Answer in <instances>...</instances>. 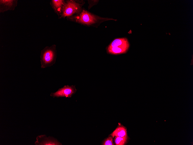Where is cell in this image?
Returning a JSON list of instances; mask_svg holds the SVG:
<instances>
[{
  "instance_id": "1",
  "label": "cell",
  "mask_w": 193,
  "mask_h": 145,
  "mask_svg": "<svg viewBox=\"0 0 193 145\" xmlns=\"http://www.w3.org/2000/svg\"><path fill=\"white\" fill-rule=\"evenodd\" d=\"M66 19L69 21L86 26L96 27L98 26L103 22L114 20L112 19L103 17L94 14L83 8L81 12L79 14L67 17Z\"/></svg>"
},
{
  "instance_id": "2",
  "label": "cell",
  "mask_w": 193,
  "mask_h": 145,
  "mask_svg": "<svg viewBox=\"0 0 193 145\" xmlns=\"http://www.w3.org/2000/svg\"><path fill=\"white\" fill-rule=\"evenodd\" d=\"M85 1L83 0H66L63 7L62 14L59 18L64 19L80 13Z\"/></svg>"
},
{
  "instance_id": "3",
  "label": "cell",
  "mask_w": 193,
  "mask_h": 145,
  "mask_svg": "<svg viewBox=\"0 0 193 145\" xmlns=\"http://www.w3.org/2000/svg\"><path fill=\"white\" fill-rule=\"evenodd\" d=\"M56 57L57 50L55 45L45 47L41 52V68H44L52 66L55 63Z\"/></svg>"
},
{
  "instance_id": "4",
  "label": "cell",
  "mask_w": 193,
  "mask_h": 145,
  "mask_svg": "<svg viewBox=\"0 0 193 145\" xmlns=\"http://www.w3.org/2000/svg\"><path fill=\"white\" fill-rule=\"evenodd\" d=\"M129 46V43L126 38H116L107 47V54L113 55L124 54L128 50Z\"/></svg>"
},
{
  "instance_id": "5",
  "label": "cell",
  "mask_w": 193,
  "mask_h": 145,
  "mask_svg": "<svg viewBox=\"0 0 193 145\" xmlns=\"http://www.w3.org/2000/svg\"><path fill=\"white\" fill-rule=\"evenodd\" d=\"M76 91L75 86H65L59 89L54 93H51V95L53 97H71Z\"/></svg>"
},
{
  "instance_id": "6",
  "label": "cell",
  "mask_w": 193,
  "mask_h": 145,
  "mask_svg": "<svg viewBox=\"0 0 193 145\" xmlns=\"http://www.w3.org/2000/svg\"><path fill=\"white\" fill-rule=\"evenodd\" d=\"M17 0H0V12L13 10L17 6Z\"/></svg>"
},
{
  "instance_id": "7",
  "label": "cell",
  "mask_w": 193,
  "mask_h": 145,
  "mask_svg": "<svg viewBox=\"0 0 193 145\" xmlns=\"http://www.w3.org/2000/svg\"><path fill=\"white\" fill-rule=\"evenodd\" d=\"M65 2L64 0H52L50 4L55 12L58 16V18L61 16Z\"/></svg>"
},
{
  "instance_id": "8",
  "label": "cell",
  "mask_w": 193,
  "mask_h": 145,
  "mask_svg": "<svg viewBox=\"0 0 193 145\" xmlns=\"http://www.w3.org/2000/svg\"><path fill=\"white\" fill-rule=\"evenodd\" d=\"M44 135L38 136L36 138L37 141L35 142L36 145H61L57 141L51 138L44 137Z\"/></svg>"
},
{
  "instance_id": "9",
  "label": "cell",
  "mask_w": 193,
  "mask_h": 145,
  "mask_svg": "<svg viewBox=\"0 0 193 145\" xmlns=\"http://www.w3.org/2000/svg\"><path fill=\"white\" fill-rule=\"evenodd\" d=\"M113 137H123L127 136L126 128L123 126H118L110 134Z\"/></svg>"
},
{
  "instance_id": "10",
  "label": "cell",
  "mask_w": 193,
  "mask_h": 145,
  "mask_svg": "<svg viewBox=\"0 0 193 145\" xmlns=\"http://www.w3.org/2000/svg\"><path fill=\"white\" fill-rule=\"evenodd\" d=\"M127 137H116L114 138V142L116 145H123L126 142Z\"/></svg>"
},
{
  "instance_id": "11",
  "label": "cell",
  "mask_w": 193,
  "mask_h": 145,
  "mask_svg": "<svg viewBox=\"0 0 193 145\" xmlns=\"http://www.w3.org/2000/svg\"><path fill=\"white\" fill-rule=\"evenodd\" d=\"M113 138V137L112 136L109 137L104 140L102 145H114Z\"/></svg>"
},
{
  "instance_id": "12",
  "label": "cell",
  "mask_w": 193,
  "mask_h": 145,
  "mask_svg": "<svg viewBox=\"0 0 193 145\" xmlns=\"http://www.w3.org/2000/svg\"><path fill=\"white\" fill-rule=\"evenodd\" d=\"M99 1V0H88L89 4L88 9H90L94 5L97 4Z\"/></svg>"
}]
</instances>
